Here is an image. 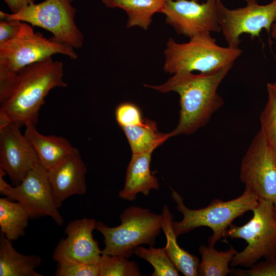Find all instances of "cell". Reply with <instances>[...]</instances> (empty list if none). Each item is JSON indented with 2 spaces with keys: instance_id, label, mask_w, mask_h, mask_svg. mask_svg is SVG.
<instances>
[{
  "instance_id": "2e32d148",
  "label": "cell",
  "mask_w": 276,
  "mask_h": 276,
  "mask_svg": "<svg viewBox=\"0 0 276 276\" xmlns=\"http://www.w3.org/2000/svg\"><path fill=\"white\" fill-rule=\"evenodd\" d=\"M152 152L132 154L127 168L124 186L119 197L125 200L135 201L137 194L148 196L152 190H158L159 185L150 170Z\"/></svg>"
},
{
  "instance_id": "cb8c5ba5",
  "label": "cell",
  "mask_w": 276,
  "mask_h": 276,
  "mask_svg": "<svg viewBox=\"0 0 276 276\" xmlns=\"http://www.w3.org/2000/svg\"><path fill=\"white\" fill-rule=\"evenodd\" d=\"M134 254L150 263L154 268L151 276H178L179 271L173 263L164 248L150 246L148 248L140 245Z\"/></svg>"
},
{
  "instance_id": "5b68a950",
  "label": "cell",
  "mask_w": 276,
  "mask_h": 276,
  "mask_svg": "<svg viewBox=\"0 0 276 276\" xmlns=\"http://www.w3.org/2000/svg\"><path fill=\"white\" fill-rule=\"evenodd\" d=\"M119 218L121 224L113 227L97 221L95 229L104 238L105 247L101 254L129 259L137 246L155 244L162 230V214H156L149 209L132 206L125 209Z\"/></svg>"
},
{
  "instance_id": "f546056e",
  "label": "cell",
  "mask_w": 276,
  "mask_h": 276,
  "mask_svg": "<svg viewBox=\"0 0 276 276\" xmlns=\"http://www.w3.org/2000/svg\"><path fill=\"white\" fill-rule=\"evenodd\" d=\"M21 21L3 20L0 21V44L13 38L18 33Z\"/></svg>"
},
{
  "instance_id": "d6986e66",
  "label": "cell",
  "mask_w": 276,
  "mask_h": 276,
  "mask_svg": "<svg viewBox=\"0 0 276 276\" xmlns=\"http://www.w3.org/2000/svg\"><path fill=\"white\" fill-rule=\"evenodd\" d=\"M161 228L165 235L167 243L164 247L167 254L178 270L185 276H197L200 262L198 257L181 248L177 241L172 227L173 216L167 205H164Z\"/></svg>"
},
{
  "instance_id": "f1b7e54d",
  "label": "cell",
  "mask_w": 276,
  "mask_h": 276,
  "mask_svg": "<svg viewBox=\"0 0 276 276\" xmlns=\"http://www.w3.org/2000/svg\"><path fill=\"white\" fill-rule=\"evenodd\" d=\"M249 269H231L230 275L235 276H276V257L258 262Z\"/></svg>"
},
{
  "instance_id": "ac0fdd59",
  "label": "cell",
  "mask_w": 276,
  "mask_h": 276,
  "mask_svg": "<svg viewBox=\"0 0 276 276\" xmlns=\"http://www.w3.org/2000/svg\"><path fill=\"white\" fill-rule=\"evenodd\" d=\"M12 241L1 233L0 276H42L35 270L40 265V257L18 252Z\"/></svg>"
},
{
  "instance_id": "484cf974",
  "label": "cell",
  "mask_w": 276,
  "mask_h": 276,
  "mask_svg": "<svg viewBox=\"0 0 276 276\" xmlns=\"http://www.w3.org/2000/svg\"><path fill=\"white\" fill-rule=\"evenodd\" d=\"M99 276H140L138 264L120 256L101 254L98 263Z\"/></svg>"
},
{
  "instance_id": "7a4b0ae2",
  "label": "cell",
  "mask_w": 276,
  "mask_h": 276,
  "mask_svg": "<svg viewBox=\"0 0 276 276\" xmlns=\"http://www.w3.org/2000/svg\"><path fill=\"white\" fill-rule=\"evenodd\" d=\"M234 64L212 72L194 74L183 72L174 74L164 83L144 86L162 93L176 92L180 97V110L176 127L170 137L190 134L204 127L224 104L217 90Z\"/></svg>"
},
{
  "instance_id": "3957f363",
  "label": "cell",
  "mask_w": 276,
  "mask_h": 276,
  "mask_svg": "<svg viewBox=\"0 0 276 276\" xmlns=\"http://www.w3.org/2000/svg\"><path fill=\"white\" fill-rule=\"evenodd\" d=\"M171 190V198L183 216L181 221L172 222L177 238L198 227L207 226L213 232L208 240L209 245L214 246L220 240L226 241L228 229L233 221L252 211L259 202L255 194L245 188L243 193L235 199L227 201L215 199L206 207L194 210L185 204L182 196Z\"/></svg>"
},
{
  "instance_id": "30bf717a",
  "label": "cell",
  "mask_w": 276,
  "mask_h": 276,
  "mask_svg": "<svg viewBox=\"0 0 276 276\" xmlns=\"http://www.w3.org/2000/svg\"><path fill=\"white\" fill-rule=\"evenodd\" d=\"M239 177L259 201H270L276 207V160L261 129L242 158Z\"/></svg>"
},
{
  "instance_id": "7402d4cb",
  "label": "cell",
  "mask_w": 276,
  "mask_h": 276,
  "mask_svg": "<svg viewBox=\"0 0 276 276\" xmlns=\"http://www.w3.org/2000/svg\"><path fill=\"white\" fill-rule=\"evenodd\" d=\"M121 128L127 139L132 154L152 153L170 137L169 133L159 132L156 123L149 119H145L143 125Z\"/></svg>"
},
{
  "instance_id": "9a60e30c",
  "label": "cell",
  "mask_w": 276,
  "mask_h": 276,
  "mask_svg": "<svg viewBox=\"0 0 276 276\" xmlns=\"http://www.w3.org/2000/svg\"><path fill=\"white\" fill-rule=\"evenodd\" d=\"M57 208L68 197L86 193L87 171L79 151L74 150L56 165L47 170Z\"/></svg>"
},
{
  "instance_id": "ba28073f",
  "label": "cell",
  "mask_w": 276,
  "mask_h": 276,
  "mask_svg": "<svg viewBox=\"0 0 276 276\" xmlns=\"http://www.w3.org/2000/svg\"><path fill=\"white\" fill-rule=\"evenodd\" d=\"M55 54L65 55L73 60L78 58L71 46L53 37L46 38L42 34L35 32L32 25L21 21L17 34L0 44V71L15 73Z\"/></svg>"
},
{
  "instance_id": "d4e9b609",
  "label": "cell",
  "mask_w": 276,
  "mask_h": 276,
  "mask_svg": "<svg viewBox=\"0 0 276 276\" xmlns=\"http://www.w3.org/2000/svg\"><path fill=\"white\" fill-rule=\"evenodd\" d=\"M268 100L260 117L261 130L276 160V90L267 84Z\"/></svg>"
},
{
  "instance_id": "52a82bcc",
  "label": "cell",
  "mask_w": 276,
  "mask_h": 276,
  "mask_svg": "<svg viewBox=\"0 0 276 276\" xmlns=\"http://www.w3.org/2000/svg\"><path fill=\"white\" fill-rule=\"evenodd\" d=\"M70 0H45L32 3L16 13L0 11V18L16 20L43 28L53 37L74 49L84 44V36L75 21L76 9Z\"/></svg>"
},
{
  "instance_id": "277c9868",
  "label": "cell",
  "mask_w": 276,
  "mask_h": 276,
  "mask_svg": "<svg viewBox=\"0 0 276 276\" xmlns=\"http://www.w3.org/2000/svg\"><path fill=\"white\" fill-rule=\"evenodd\" d=\"M190 38L188 42L182 43L172 38L168 39L164 52L166 73L215 72L234 64L243 52L239 48L218 45L210 32H202Z\"/></svg>"
},
{
  "instance_id": "8992f818",
  "label": "cell",
  "mask_w": 276,
  "mask_h": 276,
  "mask_svg": "<svg viewBox=\"0 0 276 276\" xmlns=\"http://www.w3.org/2000/svg\"><path fill=\"white\" fill-rule=\"evenodd\" d=\"M252 217L242 226L232 224L227 237L240 238L247 243L237 252L230 265L250 267L260 259L276 257V207L270 201H260L252 211Z\"/></svg>"
},
{
  "instance_id": "6da1fadb",
  "label": "cell",
  "mask_w": 276,
  "mask_h": 276,
  "mask_svg": "<svg viewBox=\"0 0 276 276\" xmlns=\"http://www.w3.org/2000/svg\"><path fill=\"white\" fill-rule=\"evenodd\" d=\"M62 62L50 57L14 73L0 72V113L20 127L36 124L49 93L67 86Z\"/></svg>"
},
{
  "instance_id": "83f0119b",
  "label": "cell",
  "mask_w": 276,
  "mask_h": 276,
  "mask_svg": "<svg viewBox=\"0 0 276 276\" xmlns=\"http://www.w3.org/2000/svg\"><path fill=\"white\" fill-rule=\"evenodd\" d=\"M116 120L120 127L143 125V119L140 108L134 104L125 102L119 105L115 112Z\"/></svg>"
},
{
  "instance_id": "603a6c76",
  "label": "cell",
  "mask_w": 276,
  "mask_h": 276,
  "mask_svg": "<svg viewBox=\"0 0 276 276\" xmlns=\"http://www.w3.org/2000/svg\"><path fill=\"white\" fill-rule=\"evenodd\" d=\"M198 251L201 256L198 267L200 276H226L230 274L229 265L238 252L232 246L225 251H219L210 245H200Z\"/></svg>"
},
{
  "instance_id": "4316f807",
  "label": "cell",
  "mask_w": 276,
  "mask_h": 276,
  "mask_svg": "<svg viewBox=\"0 0 276 276\" xmlns=\"http://www.w3.org/2000/svg\"><path fill=\"white\" fill-rule=\"evenodd\" d=\"M98 264L74 261L57 262L56 276H99Z\"/></svg>"
},
{
  "instance_id": "1f68e13d",
  "label": "cell",
  "mask_w": 276,
  "mask_h": 276,
  "mask_svg": "<svg viewBox=\"0 0 276 276\" xmlns=\"http://www.w3.org/2000/svg\"><path fill=\"white\" fill-rule=\"evenodd\" d=\"M270 36L274 39H276V22L272 25Z\"/></svg>"
},
{
  "instance_id": "7c38bea8",
  "label": "cell",
  "mask_w": 276,
  "mask_h": 276,
  "mask_svg": "<svg viewBox=\"0 0 276 276\" xmlns=\"http://www.w3.org/2000/svg\"><path fill=\"white\" fill-rule=\"evenodd\" d=\"M218 0H168L161 13L180 35L191 38L204 32H220L217 17Z\"/></svg>"
},
{
  "instance_id": "8fae6325",
  "label": "cell",
  "mask_w": 276,
  "mask_h": 276,
  "mask_svg": "<svg viewBox=\"0 0 276 276\" xmlns=\"http://www.w3.org/2000/svg\"><path fill=\"white\" fill-rule=\"evenodd\" d=\"M0 193L22 203L31 212L33 218L48 216L59 226L64 223L55 202L48 171L40 164L32 169L18 185L13 187L9 185Z\"/></svg>"
},
{
  "instance_id": "ffe728a7",
  "label": "cell",
  "mask_w": 276,
  "mask_h": 276,
  "mask_svg": "<svg viewBox=\"0 0 276 276\" xmlns=\"http://www.w3.org/2000/svg\"><path fill=\"white\" fill-rule=\"evenodd\" d=\"M168 0H101L110 8H118L124 10L127 15L126 27H139L147 30L156 13H162Z\"/></svg>"
},
{
  "instance_id": "44dd1931",
  "label": "cell",
  "mask_w": 276,
  "mask_h": 276,
  "mask_svg": "<svg viewBox=\"0 0 276 276\" xmlns=\"http://www.w3.org/2000/svg\"><path fill=\"white\" fill-rule=\"evenodd\" d=\"M32 218L31 212L22 203L0 198L1 232L9 240L15 241L23 236Z\"/></svg>"
},
{
  "instance_id": "4dcf8cb0",
  "label": "cell",
  "mask_w": 276,
  "mask_h": 276,
  "mask_svg": "<svg viewBox=\"0 0 276 276\" xmlns=\"http://www.w3.org/2000/svg\"><path fill=\"white\" fill-rule=\"evenodd\" d=\"M8 6L12 13H16L36 0H3Z\"/></svg>"
},
{
  "instance_id": "5bb4252c",
  "label": "cell",
  "mask_w": 276,
  "mask_h": 276,
  "mask_svg": "<svg viewBox=\"0 0 276 276\" xmlns=\"http://www.w3.org/2000/svg\"><path fill=\"white\" fill-rule=\"evenodd\" d=\"M96 223L95 219L86 218L71 221L65 228L66 237L59 241L54 250V260L98 264L102 250L93 238Z\"/></svg>"
},
{
  "instance_id": "4fadbf2b",
  "label": "cell",
  "mask_w": 276,
  "mask_h": 276,
  "mask_svg": "<svg viewBox=\"0 0 276 276\" xmlns=\"http://www.w3.org/2000/svg\"><path fill=\"white\" fill-rule=\"evenodd\" d=\"M20 127L13 123L0 130V168L7 173L15 186L39 164L36 152L21 133Z\"/></svg>"
},
{
  "instance_id": "e0dca14e",
  "label": "cell",
  "mask_w": 276,
  "mask_h": 276,
  "mask_svg": "<svg viewBox=\"0 0 276 276\" xmlns=\"http://www.w3.org/2000/svg\"><path fill=\"white\" fill-rule=\"evenodd\" d=\"M25 126L24 134L36 152L39 164L47 170L60 162L75 148L64 137L41 134L34 123H28Z\"/></svg>"
},
{
  "instance_id": "9c48e42d",
  "label": "cell",
  "mask_w": 276,
  "mask_h": 276,
  "mask_svg": "<svg viewBox=\"0 0 276 276\" xmlns=\"http://www.w3.org/2000/svg\"><path fill=\"white\" fill-rule=\"evenodd\" d=\"M244 1L246 6L235 9H229L220 0L217 1L218 21L228 46L238 48L243 33L249 34L251 39L259 37L263 29L271 42V27L276 22V0L264 5L257 0Z\"/></svg>"
},
{
  "instance_id": "d6a6232c",
  "label": "cell",
  "mask_w": 276,
  "mask_h": 276,
  "mask_svg": "<svg viewBox=\"0 0 276 276\" xmlns=\"http://www.w3.org/2000/svg\"><path fill=\"white\" fill-rule=\"evenodd\" d=\"M270 84L273 87V88L276 90V82L273 83H270Z\"/></svg>"
},
{
  "instance_id": "836d02e7",
  "label": "cell",
  "mask_w": 276,
  "mask_h": 276,
  "mask_svg": "<svg viewBox=\"0 0 276 276\" xmlns=\"http://www.w3.org/2000/svg\"><path fill=\"white\" fill-rule=\"evenodd\" d=\"M72 3L73 2V0H70Z\"/></svg>"
}]
</instances>
